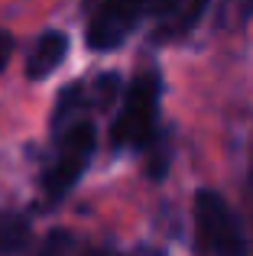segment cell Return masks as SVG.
<instances>
[{
  "instance_id": "cell-2",
  "label": "cell",
  "mask_w": 253,
  "mask_h": 256,
  "mask_svg": "<svg viewBox=\"0 0 253 256\" xmlns=\"http://www.w3.org/2000/svg\"><path fill=\"white\" fill-rule=\"evenodd\" d=\"M91 152H94V126L88 120H75L72 126H65V133L58 136V152L56 162L46 169V194L49 198H62L72 192L82 172L88 169Z\"/></svg>"
},
{
  "instance_id": "cell-9",
  "label": "cell",
  "mask_w": 253,
  "mask_h": 256,
  "mask_svg": "<svg viewBox=\"0 0 253 256\" xmlns=\"http://www.w3.org/2000/svg\"><path fill=\"white\" fill-rule=\"evenodd\" d=\"M91 256H152V253H91Z\"/></svg>"
},
{
  "instance_id": "cell-5",
  "label": "cell",
  "mask_w": 253,
  "mask_h": 256,
  "mask_svg": "<svg viewBox=\"0 0 253 256\" xmlns=\"http://www.w3.org/2000/svg\"><path fill=\"white\" fill-rule=\"evenodd\" d=\"M65 52H68V39L65 32H46L39 36V42L32 46L30 58H26V75L30 78H46L65 62Z\"/></svg>"
},
{
  "instance_id": "cell-7",
  "label": "cell",
  "mask_w": 253,
  "mask_h": 256,
  "mask_svg": "<svg viewBox=\"0 0 253 256\" xmlns=\"http://www.w3.org/2000/svg\"><path fill=\"white\" fill-rule=\"evenodd\" d=\"M39 256H75V240H72L65 230H56V234H52V237L42 244Z\"/></svg>"
},
{
  "instance_id": "cell-6",
  "label": "cell",
  "mask_w": 253,
  "mask_h": 256,
  "mask_svg": "<svg viewBox=\"0 0 253 256\" xmlns=\"http://www.w3.org/2000/svg\"><path fill=\"white\" fill-rule=\"evenodd\" d=\"M30 244V224L20 214H0V256H16Z\"/></svg>"
},
{
  "instance_id": "cell-1",
  "label": "cell",
  "mask_w": 253,
  "mask_h": 256,
  "mask_svg": "<svg viewBox=\"0 0 253 256\" xmlns=\"http://www.w3.org/2000/svg\"><path fill=\"white\" fill-rule=\"evenodd\" d=\"M156 114H159V78L152 72L133 78L124 98V110L114 120V146L124 150H143L156 136Z\"/></svg>"
},
{
  "instance_id": "cell-3",
  "label": "cell",
  "mask_w": 253,
  "mask_h": 256,
  "mask_svg": "<svg viewBox=\"0 0 253 256\" xmlns=\"http://www.w3.org/2000/svg\"><path fill=\"white\" fill-rule=\"evenodd\" d=\"M195 214L211 256H247V240L240 234V224L221 194L202 192L195 198Z\"/></svg>"
},
{
  "instance_id": "cell-8",
  "label": "cell",
  "mask_w": 253,
  "mask_h": 256,
  "mask_svg": "<svg viewBox=\"0 0 253 256\" xmlns=\"http://www.w3.org/2000/svg\"><path fill=\"white\" fill-rule=\"evenodd\" d=\"M10 52H13V39H10V32L0 30V68L10 62Z\"/></svg>"
},
{
  "instance_id": "cell-4",
  "label": "cell",
  "mask_w": 253,
  "mask_h": 256,
  "mask_svg": "<svg viewBox=\"0 0 253 256\" xmlns=\"http://www.w3.org/2000/svg\"><path fill=\"white\" fill-rule=\"evenodd\" d=\"M143 13H150V6H136V4H104V6H98L91 23H88V46L98 49V52H108V49H114V46H120Z\"/></svg>"
}]
</instances>
